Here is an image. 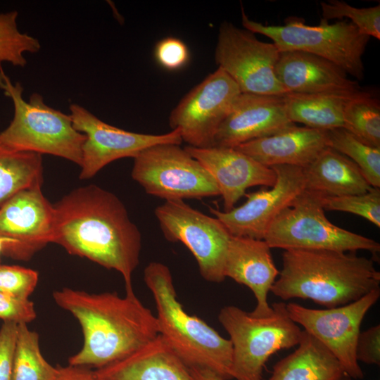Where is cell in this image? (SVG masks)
Segmentation results:
<instances>
[{"label":"cell","mask_w":380,"mask_h":380,"mask_svg":"<svg viewBox=\"0 0 380 380\" xmlns=\"http://www.w3.org/2000/svg\"><path fill=\"white\" fill-rule=\"evenodd\" d=\"M305 189L323 197L362 194L372 187L348 158L327 147L303 167Z\"/></svg>","instance_id":"obj_23"},{"label":"cell","mask_w":380,"mask_h":380,"mask_svg":"<svg viewBox=\"0 0 380 380\" xmlns=\"http://www.w3.org/2000/svg\"><path fill=\"white\" fill-rule=\"evenodd\" d=\"M379 296L378 288L354 302L336 308L318 310L290 303L286 304V310L294 322L330 350L346 374L360 379L364 374L355 352L360 326Z\"/></svg>","instance_id":"obj_12"},{"label":"cell","mask_w":380,"mask_h":380,"mask_svg":"<svg viewBox=\"0 0 380 380\" xmlns=\"http://www.w3.org/2000/svg\"><path fill=\"white\" fill-rule=\"evenodd\" d=\"M365 92L289 93L284 95L286 112L294 124L324 131L343 128L346 105Z\"/></svg>","instance_id":"obj_25"},{"label":"cell","mask_w":380,"mask_h":380,"mask_svg":"<svg viewBox=\"0 0 380 380\" xmlns=\"http://www.w3.org/2000/svg\"><path fill=\"white\" fill-rule=\"evenodd\" d=\"M55 303L81 327L84 341L68 365L96 369L132 354L159 335L156 317L136 296L89 293L64 287L53 293Z\"/></svg>","instance_id":"obj_2"},{"label":"cell","mask_w":380,"mask_h":380,"mask_svg":"<svg viewBox=\"0 0 380 380\" xmlns=\"http://www.w3.org/2000/svg\"><path fill=\"white\" fill-rule=\"evenodd\" d=\"M18 16L17 11L0 13V65L8 63L23 68L27 65L25 54L37 53L41 44L37 38L20 31Z\"/></svg>","instance_id":"obj_30"},{"label":"cell","mask_w":380,"mask_h":380,"mask_svg":"<svg viewBox=\"0 0 380 380\" xmlns=\"http://www.w3.org/2000/svg\"><path fill=\"white\" fill-rule=\"evenodd\" d=\"M241 93L235 82L217 68L172 109L169 117L172 130L179 129L189 146L212 147L220 125Z\"/></svg>","instance_id":"obj_13"},{"label":"cell","mask_w":380,"mask_h":380,"mask_svg":"<svg viewBox=\"0 0 380 380\" xmlns=\"http://www.w3.org/2000/svg\"><path fill=\"white\" fill-rule=\"evenodd\" d=\"M53 243L123 277L134 291L132 275L139 263L141 234L114 194L95 184L79 187L53 205Z\"/></svg>","instance_id":"obj_1"},{"label":"cell","mask_w":380,"mask_h":380,"mask_svg":"<svg viewBox=\"0 0 380 380\" xmlns=\"http://www.w3.org/2000/svg\"><path fill=\"white\" fill-rule=\"evenodd\" d=\"M185 150L196 159L215 179L222 196L224 211L231 210L251 186L272 187L276 173L234 148L212 146Z\"/></svg>","instance_id":"obj_18"},{"label":"cell","mask_w":380,"mask_h":380,"mask_svg":"<svg viewBox=\"0 0 380 380\" xmlns=\"http://www.w3.org/2000/svg\"><path fill=\"white\" fill-rule=\"evenodd\" d=\"M298 347L273 367L267 380H337L344 371L319 340L302 331Z\"/></svg>","instance_id":"obj_24"},{"label":"cell","mask_w":380,"mask_h":380,"mask_svg":"<svg viewBox=\"0 0 380 380\" xmlns=\"http://www.w3.org/2000/svg\"><path fill=\"white\" fill-rule=\"evenodd\" d=\"M94 374L96 380H192L188 367L160 335Z\"/></svg>","instance_id":"obj_22"},{"label":"cell","mask_w":380,"mask_h":380,"mask_svg":"<svg viewBox=\"0 0 380 380\" xmlns=\"http://www.w3.org/2000/svg\"><path fill=\"white\" fill-rule=\"evenodd\" d=\"M280 51L274 43L224 21L220 27L215 60L241 93L282 96L286 94L275 75Z\"/></svg>","instance_id":"obj_11"},{"label":"cell","mask_w":380,"mask_h":380,"mask_svg":"<svg viewBox=\"0 0 380 380\" xmlns=\"http://www.w3.org/2000/svg\"><path fill=\"white\" fill-rule=\"evenodd\" d=\"M372 259L355 252L284 250L282 269L270 291L283 300H312L327 308L354 302L379 288Z\"/></svg>","instance_id":"obj_3"},{"label":"cell","mask_w":380,"mask_h":380,"mask_svg":"<svg viewBox=\"0 0 380 380\" xmlns=\"http://www.w3.org/2000/svg\"><path fill=\"white\" fill-rule=\"evenodd\" d=\"M293 125L286 112L284 95L241 93L220 125L213 146L235 148Z\"/></svg>","instance_id":"obj_17"},{"label":"cell","mask_w":380,"mask_h":380,"mask_svg":"<svg viewBox=\"0 0 380 380\" xmlns=\"http://www.w3.org/2000/svg\"><path fill=\"white\" fill-rule=\"evenodd\" d=\"M42 184L41 154L15 151L0 142V207L18 192Z\"/></svg>","instance_id":"obj_26"},{"label":"cell","mask_w":380,"mask_h":380,"mask_svg":"<svg viewBox=\"0 0 380 380\" xmlns=\"http://www.w3.org/2000/svg\"><path fill=\"white\" fill-rule=\"evenodd\" d=\"M165 239L182 242L197 261L201 275L210 282H222L232 235L215 217L196 210L183 200L165 201L155 210Z\"/></svg>","instance_id":"obj_10"},{"label":"cell","mask_w":380,"mask_h":380,"mask_svg":"<svg viewBox=\"0 0 380 380\" xmlns=\"http://www.w3.org/2000/svg\"><path fill=\"white\" fill-rule=\"evenodd\" d=\"M356 138L380 148V103L370 93L365 92L346 105L343 127Z\"/></svg>","instance_id":"obj_28"},{"label":"cell","mask_w":380,"mask_h":380,"mask_svg":"<svg viewBox=\"0 0 380 380\" xmlns=\"http://www.w3.org/2000/svg\"><path fill=\"white\" fill-rule=\"evenodd\" d=\"M271 167L276 173V182L271 189L246 194V201L229 211L210 208L232 236L264 240L274 219L305 189L302 167Z\"/></svg>","instance_id":"obj_16"},{"label":"cell","mask_w":380,"mask_h":380,"mask_svg":"<svg viewBox=\"0 0 380 380\" xmlns=\"http://www.w3.org/2000/svg\"><path fill=\"white\" fill-rule=\"evenodd\" d=\"M37 271L17 265H0V291L20 299H29L37 287Z\"/></svg>","instance_id":"obj_33"},{"label":"cell","mask_w":380,"mask_h":380,"mask_svg":"<svg viewBox=\"0 0 380 380\" xmlns=\"http://www.w3.org/2000/svg\"><path fill=\"white\" fill-rule=\"evenodd\" d=\"M356 359L368 365H380V325L360 332L356 345Z\"/></svg>","instance_id":"obj_37"},{"label":"cell","mask_w":380,"mask_h":380,"mask_svg":"<svg viewBox=\"0 0 380 380\" xmlns=\"http://www.w3.org/2000/svg\"><path fill=\"white\" fill-rule=\"evenodd\" d=\"M245 29L270 38L280 51H296L327 59L357 80L365 75L362 56L370 37L362 34L350 21L329 23L322 19L318 25H308L303 19L291 17L283 25H264L250 19L241 7Z\"/></svg>","instance_id":"obj_7"},{"label":"cell","mask_w":380,"mask_h":380,"mask_svg":"<svg viewBox=\"0 0 380 380\" xmlns=\"http://www.w3.org/2000/svg\"><path fill=\"white\" fill-rule=\"evenodd\" d=\"M329 147L352 160L360 170L367 182L380 186V148L367 145L344 128L327 131Z\"/></svg>","instance_id":"obj_29"},{"label":"cell","mask_w":380,"mask_h":380,"mask_svg":"<svg viewBox=\"0 0 380 380\" xmlns=\"http://www.w3.org/2000/svg\"><path fill=\"white\" fill-rule=\"evenodd\" d=\"M192 380H225L214 372L201 367H188Z\"/></svg>","instance_id":"obj_39"},{"label":"cell","mask_w":380,"mask_h":380,"mask_svg":"<svg viewBox=\"0 0 380 380\" xmlns=\"http://www.w3.org/2000/svg\"><path fill=\"white\" fill-rule=\"evenodd\" d=\"M322 198L304 189L268 227L264 240L269 246L284 250L379 252L380 244L375 240L331 223L325 216Z\"/></svg>","instance_id":"obj_8"},{"label":"cell","mask_w":380,"mask_h":380,"mask_svg":"<svg viewBox=\"0 0 380 380\" xmlns=\"http://www.w3.org/2000/svg\"><path fill=\"white\" fill-rule=\"evenodd\" d=\"M18 324L4 322L0 329V380H12Z\"/></svg>","instance_id":"obj_36"},{"label":"cell","mask_w":380,"mask_h":380,"mask_svg":"<svg viewBox=\"0 0 380 380\" xmlns=\"http://www.w3.org/2000/svg\"><path fill=\"white\" fill-rule=\"evenodd\" d=\"M272 308V312L262 317L234 305L220 310L218 320L232 344V379L262 380L269 357L299 343L302 330L289 317L286 304L274 303Z\"/></svg>","instance_id":"obj_6"},{"label":"cell","mask_w":380,"mask_h":380,"mask_svg":"<svg viewBox=\"0 0 380 380\" xmlns=\"http://www.w3.org/2000/svg\"><path fill=\"white\" fill-rule=\"evenodd\" d=\"M42 186L18 192L0 207V237L8 241L4 255L27 260L53 243L54 208Z\"/></svg>","instance_id":"obj_15"},{"label":"cell","mask_w":380,"mask_h":380,"mask_svg":"<svg viewBox=\"0 0 380 380\" xmlns=\"http://www.w3.org/2000/svg\"><path fill=\"white\" fill-rule=\"evenodd\" d=\"M275 75L286 94H319L360 91L358 82L339 66L302 51H281Z\"/></svg>","instance_id":"obj_20"},{"label":"cell","mask_w":380,"mask_h":380,"mask_svg":"<svg viewBox=\"0 0 380 380\" xmlns=\"http://www.w3.org/2000/svg\"><path fill=\"white\" fill-rule=\"evenodd\" d=\"M270 249L265 240L232 236L226 255L224 276L252 291L257 303L251 314L257 317L268 316L273 311L267 294L279 272Z\"/></svg>","instance_id":"obj_19"},{"label":"cell","mask_w":380,"mask_h":380,"mask_svg":"<svg viewBox=\"0 0 380 380\" xmlns=\"http://www.w3.org/2000/svg\"><path fill=\"white\" fill-rule=\"evenodd\" d=\"M60 366L53 367L41 353L38 334L27 324H18L12 380H57Z\"/></svg>","instance_id":"obj_27"},{"label":"cell","mask_w":380,"mask_h":380,"mask_svg":"<svg viewBox=\"0 0 380 380\" xmlns=\"http://www.w3.org/2000/svg\"><path fill=\"white\" fill-rule=\"evenodd\" d=\"M323 208L359 215L380 227V189L372 187L367 192L336 197H323Z\"/></svg>","instance_id":"obj_32"},{"label":"cell","mask_w":380,"mask_h":380,"mask_svg":"<svg viewBox=\"0 0 380 380\" xmlns=\"http://www.w3.org/2000/svg\"><path fill=\"white\" fill-rule=\"evenodd\" d=\"M57 380H96L94 371L89 367L73 366H60V373Z\"/></svg>","instance_id":"obj_38"},{"label":"cell","mask_w":380,"mask_h":380,"mask_svg":"<svg viewBox=\"0 0 380 380\" xmlns=\"http://www.w3.org/2000/svg\"><path fill=\"white\" fill-rule=\"evenodd\" d=\"M72 124L84 134L80 179L94 177L108 164L123 158H135L143 150L158 144L182 142L179 129L162 134L132 132L110 125L77 103L70 106Z\"/></svg>","instance_id":"obj_14"},{"label":"cell","mask_w":380,"mask_h":380,"mask_svg":"<svg viewBox=\"0 0 380 380\" xmlns=\"http://www.w3.org/2000/svg\"><path fill=\"white\" fill-rule=\"evenodd\" d=\"M7 245H8V241L6 239L0 237V255L1 254H3Z\"/></svg>","instance_id":"obj_40"},{"label":"cell","mask_w":380,"mask_h":380,"mask_svg":"<svg viewBox=\"0 0 380 380\" xmlns=\"http://www.w3.org/2000/svg\"><path fill=\"white\" fill-rule=\"evenodd\" d=\"M36 317L33 302L15 298L0 291V319L4 322L28 324Z\"/></svg>","instance_id":"obj_35"},{"label":"cell","mask_w":380,"mask_h":380,"mask_svg":"<svg viewBox=\"0 0 380 380\" xmlns=\"http://www.w3.org/2000/svg\"><path fill=\"white\" fill-rule=\"evenodd\" d=\"M0 89L13 106V119L0 132L3 145L18 151L61 157L80 165L86 137L75 129L70 114L46 105L42 95L37 92L25 101L22 84L13 83L1 65Z\"/></svg>","instance_id":"obj_5"},{"label":"cell","mask_w":380,"mask_h":380,"mask_svg":"<svg viewBox=\"0 0 380 380\" xmlns=\"http://www.w3.org/2000/svg\"><path fill=\"white\" fill-rule=\"evenodd\" d=\"M324 20L348 18L358 30L369 37L380 39V5L368 8H356L346 1L330 0L321 2Z\"/></svg>","instance_id":"obj_31"},{"label":"cell","mask_w":380,"mask_h":380,"mask_svg":"<svg viewBox=\"0 0 380 380\" xmlns=\"http://www.w3.org/2000/svg\"><path fill=\"white\" fill-rule=\"evenodd\" d=\"M156 61L163 68L176 70L184 67L189 60V51L181 39L168 37L159 41L154 49Z\"/></svg>","instance_id":"obj_34"},{"label":"cell","mask_w":380,"mask_h":380,"mask_svg":"<svg viewBox=\"0 0 380 380\" xmlns=\"http://www.w3.org/2000/svg\"><path fill=\"white\" fill-rule=\"evenodd\" d=\"M132 179L145 191L165 201L220 195L205 168L179 145L150 146L134 158Z\"/></svg>","instance_id":"obj_9"},{"label":"cell","mask_w":380,"mask_h":380,"mask_svg":"<svg viewBox=\"0 0 380 380\" xmlns=\"http://www.w3.org/2000/svg\"><path fill=\"white\" fill-rule=\"evenodd\" d=\"M329 147L327 131L293 125L235 147L260 164L304 167Z\"/></svg>","instance_id":"obj_21"},{"label":"cell","mask_w":380,"mask_h":380,"mask_svg":"<svg viewBox=\"0 0 380 380\" xmlns=\"http://www.w3.org/2000/svg\"><path fill=\"white\" fill-rule=\"evenodd\" d=\"M337 380H352V378L344 372Z\"/></svg>","instance_id":"obj_41"},{"label":"cell","mask_w":380,"mask_h":380,"mask_svg":"<svg viewBox=\"0 0 380 380\" xmlns=\"http://www.w3.org/2000/svg\"><path fill=\"white\" fill-rule=\"evenodd\" d=\"M144 279L157 309L159 335L188 367L210 369L225 380L232 379V344L196 315H190L177 300L167 266L150 262Z\"/></svg>","instance_id":"obj_4"}]
</instances>
